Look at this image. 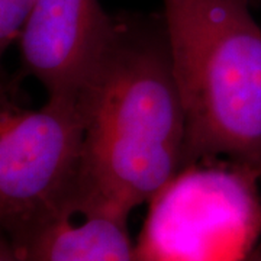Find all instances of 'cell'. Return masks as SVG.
Returning <instances> with one entry per match:
<instances>
[{"instance_id": "obj_1", "label": "cell", "mask_w": 261, "mask_h": 261, "mask_svg": "<svg viewBox=\"0 0 261 261\" xmlns=\"http://www.w3.org/2000/svg\"><path fill=\"white\" fill-rule=\"evenodd\" d=\"M80 97L86 134L75 216L128 221L183 171L186 115L163 15H118Z\"/></svg>"}, {"instance_id": "obj_2", "label": "cell", "mask_w": 261, "mask_h": 261, "mask_svg": "<svg viewBox=\"0 0 261 261\" xmlns=\"http://www.w3.org/2000/svg\"><path fill=\"white\" fill-rule=\"evenodd\" d=\"M254 0H163L186 115L183 171L224 157L261 183V27Z\"/></svg>"}, {"instance_id": "obj_3", "label": "cell", "mask_w": 261, "mask_h": 261, "mask_svg": "<svg viewBox=\"0 0 261 261\" xmlns=\"http://www.w3.org/2000/svg\"><path fill=\"white\" fill-rule=\"evenodd\" d=\"M86 113L79 94H53L34 111L0 121V222L18 247L75 216Z\"/></svg>"}, {"instance_id": "obj_4", "label": "cell", "mask_w": 261, "mask_h": 261, "mask_svg": "<svg viewBox=\"0 0 261 261\" xmlns=\"http://www.w3.org/2000/svg\"><path fill=\"white\" fill-rule=\"evenodd\" d=\"M260 189L229 163L186 168L149 202L138 261H244L261 235Z\"/></svg>"}, {"instance_id": "obj_5", "label": "cell", "mask_w": 261, "mask_h": 261, "mask_svg": "<svg viewBox=\"0 0 261 261\" xmlns=\"http://www.w3.org/2000/svg\"><path fill=\"white\" fill-rule=\"evenodd\" d=\"M116 32L99 0H37L18 38L25 73L53 94H79Z\"/></svg>"}, {"instance_id": "obj_6", "label": "cell", "mask_w": 261, "mask_h": 261, "mask_svg": "<svg viewBox=\"0 0 261 261\" xmlns=\"http://www.w3.org/2000/svg\"><path fill=\"white\" fill-rule=\"evenodd\" d=\"M19 248L25 261H138L126 221L105 215L63 219Z\"/></svg>"}, {"instance_id": "obj_7", "label": "cell", "mask_w": 261, "mask_h": 261, "mask_svg": "<svg viewBox=\"0 0 261 261\" xmlns=\"http://www.w3.org/2000/svg\"><path fill=\"white\" fill-rule=\"evenodd\" d=\"M37 0H0V47L18 41Z\"/></svg>"}, {"instance_id": "obj_8", "label": "cell", "mask_w": 261, "mask_h": 261, "mask_svg": "<svg viewBox=\"0 0 261 261\" xmlns=\"http://www.w3.org/2000/svg\"><path fill=\"white\" fill-rule=\"evenodd\" d=\"M0 261H25L22 250L16 247L5 235L0 241Z\"/></svg>"}, {"instance_id": "obj_9", "label": "cell", "mask_w": 261, "mask_h": 261, "mask_svg": "<svg viewBox=\"0 0 261 261\" xmlns=\"http://www.w3.org/2000/svg\"><path fill=\"white\" fill-rule=\"evenodd\" d=\"M244 261H261V235L258 241L251 248V251L248 252V255L245 257Z\"/></svg>"}]
</instances>
